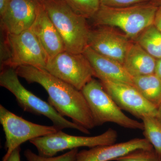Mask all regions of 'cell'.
<instances>
[{
    "label": "cell",
    "mask_w": 161,
    "mask_h": 161,
    "mask_svg": "<svg viewBox=\"0 0 161 161\" xmlns=\"http://www.w3.org/2000/svg\"><path fill=\"white\" fill-rule=\"evenodd\" d=\"M18 76L29 83L39 84L48 95V102L60 114L87 130L95 126L92 112L81 91L53 76L45 70L21 66L15 69Z\"/></svg>",
    "instance_id": "obj_1"
},
{
    "label": "cell",
    "mask_w": 161,
    "mask_h": 161,
    "mask_svg": "<svg viewBox=\"0 0 161 161\" xmlns=\"http://www.w3.org/2000/svg\"><path fill=\"white\" fill-rule=\"evenodd\" d=\"M63 40L65 51L83 53L88 46L91 29L86 19L78 14L64 0H38Z\"/></svg>",
    "instance_id": "obj_2"
},
{
    "label": "cell",
    "mask_w": 161,
    "mask_h": 161,
    "mask_svg": "<svg viewBox=\"0 0 161 161\" xmlns=\"http://www.w3.org/2000/svg\"><path fill=\"white\" fill-rule=\"evenodd\" d=\"M158 8L150 2L123 7L101 5L93 19L97 26L116 27L130 40H135L146 28L153 25Z\"/></svg>",
    "instance_id": "obj_3"
},
{
    "label": "cell",
    "mask_w": 161,
    "mask_h": 161,
    "mask_svg": "<svg viewBox=\"0 0 161 161\" xmlns=\"http://www.w3.org/2000/svg\"><path fill=\"white\" fill-rule=\"evenodd\" d=\"M4 34L1 45V68L31 66L45 70L48 57L31 28L19 34Z\"/></svg>",
    "instance_id": "obj_4"
},
{
    "label": "cell",
    "mask_w": 161,
    "mask_h": 161,
    "mask_svg": "<svg viewBox=\"0 0 161 161\" xmlns=\"http://www.w3.org/2000/svg\"><path fill=\"white\" fill-rule=\"evenodd\" d=\"M16 71L10 67L1 68L0 86L13 94L19 105L25 112L43 115L50 119L53 125L59 130L71 129L86 134H90L89 130L64 118L49 103L44 101L26 89L20 82Z\"/></svg>",
    "instance_id": "obj_5"
},
{
    "label": "cell",
    "mask_w": 161,
    "mask_h": 161,
    "mask_svg": "<svg viewBox=\"0 0 161 161\" xmlns=\"http://www.w3.org/2000/svg\"><path fill=\"white\" fill-rule=\"evenodd\" d=\"M92 112L95 126L112 123L134 130H143L140 122L128 117L104 88L100 81L93 78L81 90Z\"/></svg>",
    "instance_id": "obj_6"
},
{
    "label": "cell",
    "mask_w": 161,
    "mask_h": 161,
    "mask_svg": "<svg viewBox=\"0 0 161 161\" xmlns=\"http://www.w3.org/2000/svg\"><path fill=\"white\" fill-rule=\"evenodd\" d=\"M117 138V132L112 128H109L103 133L92 136L69 135L62 130H59L29 142L36 147L39 155L53 157L58 153L64 150L78 149L82 147L91 148L115 143Z\"/></svg>",
    "instance_id": "obj_7"
},
{
    "label": "cell",
    "mask_w": 161,
    "mask_h": 161,
    "mask_svg": "<svg viewBox=\"0 0 161 161\" xmlns=\"http://www.w3.org/2000/svg\"><path fill=\"white\" fill-rule=\"evenodd\" d=\"M0 123L5 133L7 150L2 161H7L13 151L25 142L60 130L54 125H43L26 120L2 105H0Z\"/></svg>",
    "instance_id": "obj_8"
},
{
    "label": "cell",
    "mask_w": 161,
    "mask_h": 161,
    "mask_svg": "<svg viewBox=\"0 0 161 161\" xmlns=\"http://www.w3.org/2000/svg\"><path fill=\"white\" fill-rule=\"evenodd\" d=\"M45 70L79 91L95 77L94 69L83 53L66 51L49 59Z\"/></svg>",
    "instance_id": "obj_9"
},
{
    "label": "cell",
    "mask_w": 161,
    "mask_h": 161,
    "mask_svg": "<svg viewBox=\"0 0 161 161\" xmlns=\"http://www.w3.org/2000/svg\"><path fill=\"white\" fill-rule=\"evenodd\" d=\"M100 81L122 110L141 119L146 116H157V108L149 103L133 85L108 80Z\"/></svg>",
    "instance_id": "obj_10"
},
{
    "label": "cell",
    "mask_w": 161,
    "mask_h": 161,
    "mask_svg": "<svg viewBox=\"0 0 161 161\" xmlns=\"http://www.w3.org/2000/svg\"><path fill=\"white\" fill-rule=\"evenodd\" d=\"M132 43L126 35L110 26H98L96 29L91 30L89 36V47L122 64Z\"/></svg>",
    "instance_id": "obj_11"
},
{
    "label": "cell",
    "mask_w": 161,
    "mask_h": 161,
    "mask_svg": "<svg viewBox=\"0 0 161 161\" xmlns=\"http://www.w3.org/2000/svg\"><path fill=\"white\" fill-rule=\"evenodd\" d=\"M38 6V0H9L1 15L3 32L17 35L30 29L36 17Z\"/></svg>",
    "instance_id": "obj_12"
},
{
    "label": "cell",
    "mask_w": 161,
    "mask_h": 161,
    "mask_svg": "<svg viewBox=\"0 0 161 161\" xmlns=\"http://www.w3.org/2000/svg\"><path fill=\"white\" fill-rule=\"evenodd\" d=\"M146 138L132 139L123 142L97 146L78 151L75 161H111L139 149H152Z\"/></svg>",
    "instance_id": "obj_13"
},
{
    "label": "cell",
    "mask_w": 161,
    "mask_h": 161,
    "mask_svg": "<svg viewBox=\"0 0 161 161\" xmlns=\"http://www.w3.org/2000/svg\"><path fill=\"white\" fill-rule=\"evenodd\" d=\"M38 2L36 17L31 28L37 37L49 60L65 51V46L58 30L43 6Z\"/></svg>",
    "instance_id": "obj_14"
},
{
    "label": "cell",
    "mask_w": 161,
    "mask_h": 161,
    "mask_svg": "<svg viewBox=\"0 0 161 161\" xmlns=\"http://www.w3.org/2000/svg\"><path fill=\"white\" fill-rule=\"evenodd\" d=\"M83 53L92 65L95 77L100 81L108 80L133 86V77L128 73L122 64L98 53L88 46Z\"/></svg>",
    "instance_id": "obj_15"
},
{
    "label": "cell",
    "mask_w": 161,
    "mask_h": 161,
    "mask_svg": "<svg viewBox=\"0 0 161 161\" xmlns=\"http://www.w3.org/2000/svg\"><path fill=\"white\" fill-rule=\"evenodd\" d=\"M157 61L137 42H132L123 64L132 77H138L155 74Z\"/></svg>",
    "instance_id": "obj_16"
},
{
    "label": "cell",
    "mask_w": 161,
    "mask_h": 161,
    "mask_svg": "<svg viewBox=\"0 0 161 161\" xmlns=\"http://www.w3.org/2000/svg\"><path fill=\"white\" fill-rule=\"evenodd\" d=\"M133 86L153 105H161V78L155 74L133 77Z\"/></svg>",
    "instance_id": "obj_17"
},
{
    "label": "cell",
    "mask_w": 161,
    "mask_h": 161,
    "mask_svg": "<svg viewBox=\"0 0 161 161\" xmlns=\"http://www.w3.org/2000/svg\"><path fill=\"white\" fill-rule=\"evenodd\" d=\"M135 40L153 58L161 59V32L154 25L146 28Z\"/></svg>",
    "instance_id": "obj_18"
},
{
    "label": "cell",
    "mask_w": 161,
    "mask_h": 161,
    "mask_svg": "<svg viewBox=\"0 0 161 161\" xmlns=\"http://www.w3.org/2000/svg\"><path fill=\"white\" fill-rule=\"evenodd\" d=\"M143 135L161 158V122L156 116H146L142 119Z\"/></svg>",
    "instance_id": "obj_19"
},
{
    "label": "cell",
    "mask_w": 161,
    "mask_h": 161,
    "mask_svg": "<svg viewBox=\"0 0 161 161\" xmlns=\"http://www.w3.org/2000/svg\"><path fill=\"white\" fill-rule=\"evenodd\" d=\"M73 10L86 19L93 18L101 5L100 0H64Z\"/></svg>",
    "instance_id": "obj_20"
},
{
    "label": "cell",
    "mask_w": 161,
    "mask_h": 161,
    "mask_svg": "<svg viewBox=\"0 0 161 161\" xmlns=\"http://www.w3.org/2000/svg\"><path fill=\"white\" fill-rule=\"evenodd\" d=\"M115 161H161V158L152 149H139L115 159Z\"/></svg>",
    "instance_id": "obj_21"
},
{
    "label": "cell",
    "mask_w": 161,
    "mask_h": 161,
    "mask_svg": "<svg viewBox=\"0 0 161 161\" xmlns=\"http://www.w3.org/2000/svg\"><path fill=\"white\" fill-rule=\"evenodd\" d=\"M78 152V149H75L58 156L44 157L27 149L24 151V155L27 161H75Z\"/></svg>",
    "instance_id": "obj_22"
},
{
    "label": "cell",
    "mask_w": 161,
    "mask_h": 161,
    "mask_svg": "<svg viewBox=\"0 0 161 161\" xmlns=\"http://www.w3.org/2000/svg\"><path fill=\"white\" fill-rule=\"evenodd\" d=\"M150 1V0H100V3L101 5L109 7H123L142 4Z\"/></svg>",
    "instance_id": "obj_23"
},
{
    "label": "cell",
    "mask_w": 161,
    "mask_h": 161,
    "mask_svg": "<svg viewBox=\"0 0 161 161\" xmlns=\"http://www.w3.org/2000/svg\"><path fill=\"white\" fill-rule=\"evenodd\" d=\"M20 152H21L20 147L15 149L9 156L7 161H21Z\"/></svg>",
    "instance_id": "obj_24"
},
{
    "label": "cell",
    "mask_w": 161,
    "mask_h": 161,
    "mask_svg": "<svg viewBox=\"0 0 161 161\" xmlns=\"http://www.w3.org/2000/svg\"><path fill=\"white\" fill-rule=\"evenodd\" d=\"M153 25L161 32V7H159L157 12Z\"/></svg>",
    "instance_id": "obj_25"
},
{
    "label": "cell",
    "mask_w": 161,
    "mask_h": 161,
    "mask_svg": "<svg viewBox=\"0 0 161 161\" xmlns=\"http://www.w3.org/2000/svg\"><path fill=\"white\" fill-rule=\"evenodd\" d=\"M9 2V0H0V15H2L6 10Z\"/></svg>",
    "instance_id": "obj_26"
},
{
    "label": "cell",
    "mask_w": 161,
    "mask_h": 161,
    "mask_svg": "<svg viewBox=\"0 0 161 161\" xmlns=\"http://www.w3.org/2000/svg\"><path fill=\"white\" fill-rule=\"evenodd\" d=\"M155 74L161 78V59L157 60V61Z\"/></svg>",
    "instance_id": "obj_27"
},
{
    "label": "cell",
    "mask_w": 161,
    "mask_h": 161,
    "mask_svg": "<svg viewBox=\"0 0 161 161\" xmlns=\"http://www.w3.org/2000/svg\"><path fill=\"white\" fill-rule=\"evenodd\" d=\"M150 2L152 3L153 4H154L158 7H161V0H152Z\"/></svg>",
    "instance_id": "obj_28"
},
{
    "label": "cell",
    "mask_w": 161,
    "mask_h": 161,
    "mask_svg": "<svg viewBox=\"0 0 161 161\" xmlns=\"http://www.w3.org/2000/svg\"><path fill=\"white\" fill-rule=\"evenodd\" d=\"M156 117L161 122V105L158 108L157 115Z\"/></svg>",
    "instance_id": "obj_29"
}]
</instances>
